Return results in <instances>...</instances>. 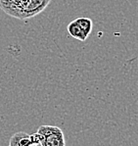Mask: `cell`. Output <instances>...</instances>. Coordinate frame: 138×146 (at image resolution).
Returning a JSON list of instances; mask_svg holds the SVG:
<instances>
[{
	"mask_svg": "<svg viewBox=\"0 0 138 146\" xmlns=\"http://www.w3.org/2000/svg\"><path fill=\"white\" fill-rule=\"evenodd\" d=\"M51 0H0V8L19 20H28L40 14Z\"/></svg>",
	"mask_w": 138,
	"mask_h": 146,
	"instance_id": "6da1fadb",
	"label": "cell"
},
{
	"mask_svg": "<svg viewBox=\"0 0 138 146\" xmlns=\"http://www.w3.org/2000/svg\"><path fill=\"white\" fill-rule=\"evenodd\" d=\"M40 146H66L65 135L56 125H42L36 131Z\"/></svg>",
	"mask_w": 138,
	"mask_h": 146,
	"instance_id": "7a4b0ae2",
	"label": "cell"
},
{
	"mask_svg": "<svg viewBox=\"0 0 138 146\" xmlns=\"http://www.w3.org/2000/svg\"><path fill=\"white\" fill-rule=\"evenodd\" d=\"M39 139L37 133L28 134L24 131H18L14 133L10 138L9 146H30L38 145Z\"/></svg>",
	"mask_w": 138,
	"mask_h": 146,
	"instance_id": "3957f363",
	"label": "cell"
},
{
	"mask_svg": "<svg viewBox=\"0 0 138 146\" xmlns=\"http://www.w3.org/2000/svg\"><path fill=\"white\" fill-rule=\"evenodd\" d=\"M68 33L72 37H73V38H75L77 40H81V41H85V40L88 38V37L86 36L85 33H84L81 29L79 28V26L77 24V22H75V20L69 24Z\"/></svg>",
	"mask_w": 138,
	"mask_h": 146,
	"instance_id": "277c9868",
	"label": "cell"
},
{
	"mask_svg": "<svg viewBox=\"0 0 138 146\" xmlns=\"http://www.w3.org/2000/svg\"><path fill=\"white\" fill-rule=\"evenodd\" d=\"M77 22V24L79 26V28L81 29L82 31L86 35V36H89L91 31L93 30V23L92 20L89 19V18H84V17H81L77 18V19L75 20Z\"/></svg>",
	"mask_w": 138,
	"mask_h": 146,
	"instance_id": "5b68a950",
	"label": "cell"
},
{
	"mask_svg": "<svg viewBox=\"0 0 138 146\" xmlns=\"http://www.w3.org/2000/svg\"><path fill=\"white\" fill-rule=\"evenodd\" d=\"M30 146H38V145H30Z\"/></svg>",
	"mask_w": 138,
	"mask_h": 146,
	"instance_id": "8992f818",
	"label": "cell"
}]
</instances>
